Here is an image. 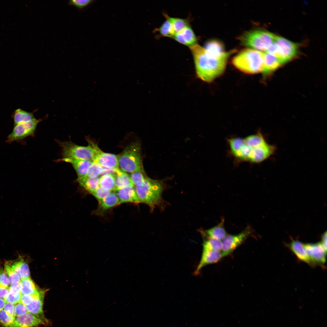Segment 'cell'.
<instances>
[{
	"label": "cell",
	"instance_id": "d590c367",
	"mask_svg": "<svg viewBox=\"0 0 327 327\" xmlns=\"http://www.w3.org/2000/svg\"><path fill=\"white\" fill-rule=\"evenodd\" d=\"M5 270L11 282L20 281L21 278L19 276L11 267L8 261L5 263Z\"/></svg>",
	"mask_w": 327,
	"mask_h": 327
},
{
	"label": "cell",
	"instance_id": "7c38bea8",
	"mask_svg": "<svg viewBox=\"0 0 327 327\" xmlns=\"http://www.w3.org/2000/svg\"><path fill=\"white\" fill-rule=\"evenodd\" d=\"M304 248L312 260L316 264H322L326 261V251L321 243L304 244Z\"/></svg>",
	"mask_w": 327,
	"mask_h": 327
},
{
	"label": "cell",
	"instance_id": "2e32d148",
	"mask_svg": "<svg viewBox=\"0 0 327 327\" xmlns=\"http://www.w3.org/2000/svg\"><path fill=\"white\" fill-rule=\"evenodd\" d=\"M173 37L179 43L189 47L197 44L196 36L193 30L189 26L175 34Z\"/></svg>",
	"mask_w": 327,
	"mask_h": 327
},
{
	"label": "cell",
	"instance_id": "d6986e66",
	"mask_svg": "<svg viewBox=\"0 0 327 327\" xmlns=\"http://www.w3.org/2000/svg\"><path fill=\"white\" fill-rule=\"evenodd\" d=\"M264 54V67L262 71L265 76L269 75L283 64L276 56L266 52Z\"/></svg>",
	"mask_w": 327,
	"mask_h": 327
},
{
	"label": "cell",
	"instance_id": "f6af8a7d",
	"mask_svg": "<svg viewBox=\"0 0 327 327\" xmlns=\"http://www.w3.org/2000/svg\"><path fill=\"white\" fill-rule=\"evenodd\" d=\"M9 289V287H0V299H4L8 294Z\"/></svg>",
	"mask_w": 327,
	"mask_h": 327
},
{
	"label": "cell",
	"instance_id": "ba28073f",
	"mask_svg": "<svg viewBox=\"0 0 327 327\" xmlns=\"http://www.w3.org/2000/svg\"><path fill=\"white\" fill-rule=\"evenodd\" d=\"M252 233V228L248 226L241 232L236 235H227L222 242L221 252L223 257L232 253L241 245Z\"/></svg>",
	"mask_w": 327,
	"mask_h": 327
},
{
	"label": "cell",
	"instance_id": "e0dca14e",
	"mask_svg": "<svg viewBox=\"0 0 327 327\" xmlns=\"http://www.w3.org/2000/svg\"><path fill=\"white\" fill-rule=\"evenodd\" d=\"M288 247L300 260L314 266L316 264L311 259L306 252L304 244L297 240H293L288 245Z\"/></svg>",
	"mask_w": 327,
	"mask_h": 327
},
{
	"label": "cell",
	"instance_id": "836d02e7",
	"mask_svg": "<svg viewBox=\"0 0 327 327\" xmlns=\"http://www.w3.org/2000/svg\"><path fill=\"white\" fill-rule=\"evenodd\" d=\"M130 176L132 182L135 186L141 185L147 177L144 173L143 171H142L131 173Z\"/></svg>",
	"mask_w": 327,
	"mask_h": 327
},
{
	"label": "cell",
	"instance_id": "4fadbf2b",
	"mask_svg": "<svg viewBox=\"0 0 327 327\" xmlns=\"http://www.w3.org/2000/svg\"><path fill=\"white\" fill-rule=\"evenodd\" d=\"M221 252L203 249L200 261L194 272L197 275L204 266L219 261L222 257Z\"/></svg>",
	"mask_w": 327,
	"mask_h": 327
},
{
	"label": "cell",
	"instance_id": "5b68a950",
	"mask_svg": "<svg viewBox=\"0 0 327 327\" xmlns=\"http://www.w3.org/2000/svg\"><path fill=\"white\" fill-rule=\"evenodd\" d=\"M140 146L137 143L127 147L118 156V166L121 170L132 173L143 171Z\"/></svg>",
	"mask_w": 327,
	"mask_h": 327
},
{
	"label": "cell",
	"instance_id": "603a6c76",
	"mask_svg": "<svg viewBox=\"0 0 327 327\" xmlns=\"http://www.w3.org/2000/svg\"><path fill=\"white\" fill-rule=\"evenodd\" d=\"M45 293V291H43L38 297L35 299L31 303L26 306L28 312L44 316L43 307Z\"/></svg>",
	"mask_w": 327,
	"mask_h": 327
},
{
	"label": "cell",
	"instance_id": "8fae6325",
	"mask_svg": "<svg viewBox=\"0 0 327 327\" xmlns=\"http://www.w3.org/2000/svg\"><path fill=\"white\" fill-rule=\"evenodd\" d=\"M48 322L44 316L28 312L23 315L16 316L9 327H36L46 325Z\"/></svg>",
	"mask_w": 327,
	"mask_h": 327
},
{
	"label": "cell",
	"instance_id": "4dcf8cb0",
	"mask_svg": "<svg viewBox=\"0 0 327 327\" xmlns=\"http://www.w3.org/2000/svg\"><path fill=\"white\" fill-rule=\"evenodd\" d=\"M223 246L221 241L211 238H207L203 242V249L221 252Z\"/></svg>",
	"mask_w": 327,
	"mask_h": 327
},
{
	"label": "cell",
	"instance_id": "f1b7e54d",
	"mask_svg": "<svg viewBox=\"0 0 327 327\" xmlns=\"http://www.w3.org/2000/svg\"><path fill=\"white\" fill-rule=\"evenodd\" d=\"M100 186L110 191L115 190V178L114 174L103 175L99 178Z\"/></svg>",
	"mask_w": 327,
	"mask_h": 327
},
{
	"label": "cell",
	"instance_id": "484cf974",
	"mask_svg": "<svg viewBox=\"0 0 327 327\" xmlns=\"http://www.w3.org/2000/svg\"><path fill=\"white\" fill-rule=\"evenodd\" d=\"M20 282L21 285L20 293L21 295H37L41 291L38 290L29 277L21 279Z\"/></svg>",
	"mask_w": 327,
	"mask_h": 327
},
{
	"label": "cell",
	"instance_id": "f546056e",
	"mask_svg": "<svg viewBox=\"0 0 327 327\" xmlns=\"http://www.w3.org/2000/svg\"><path fill=\"white\" fill-rule=\"evenodd\" d=\"M165 15L167 19L171 23L174 34L188 26V22L186 19L171 17L167 15Z\"/></svg>",
	"mask_w": 327,
	"mask_h": 327
},
{
	"label": "cell",
	"instance_id": "1f68e13d",
	"mask_svg": "<svg viewBox=\"0 0 327 327\" xmlns=\"http://www.w3.org/2000/svg\"><path fill=\"white\" fill-rule=\"evenodd\" d=\"M103 170V167L96 162L93 161L85 176L91 178L97 177L102 174Z\"/></svg>",
	"mask_w": 327,
	"mask_h": 327
},
{
	"label": "cell",
	"instance_id": "7dc6e473",
	"mask_svg": "<svg viewBox=\"0 0 327 327\" xmlns=\"http://www.w3.org/2000/svg\"><path fill=\"white\" fill-rule=\"evenodd\" d=\"M6 303L4 299H0V310L3 309Z\"/></svg>",
	"mask_w": 327,
	"mask_h": 327
},
{
	"label": "cell",
	"instance_id": "83f0119b",
	"mask_svg": "<svg viewBox=\"0 0 327 327\" xmlns=\"http://www.w3.org/2000/svg\"><path fill=\"white\" fill-rule=\"evenodd\" d=\"M13 117L14 126L30 121L35 118L32 113L20 108L15 110Z\"/></svg>",
	"mask_w": 327,
	"mask_h": 327
},
{
	"label": "cell",
	"instance_id": "6da1fadb",
	"mask_svg": "<svg viewBox=\"0 0 327 327\" xmlns=\"http://www.w3.org/2000/svg\"><path fill=\"white\" fill-rule=\"evenodd\" d=\"M228 144L230 153L239 161L259 163L273 155L276 150L269 144L259 132L245 137L229 139Z\"/></svg>",
	"mask_w": 327,
	"mask_h": 327
},
{
	"label": "cell",
	"instance_id": "9a60e30c",
	"mask_svg": "<svg viewBox=\"0 0 327 327\" xmlns=\"http://www.w3.org/2000/svg\"><path fill=\"white\" fill-rule=\"evenodd\" d=\"M93 161L104 168L114 170L119 168L118 156L113 154L103 152L101 150Z\"/></svg>",
	"mask_w": 327,
	"mask_h": 327
},
{
	"label": "cell",
	"instance_id": "ac0fdd59",
	"mask_svg": "<svg viewBox=\"0 0 327 327\" xmlns=\"http://www.w3.org/2000/svg\"><path fill=\"white\" fill-rule=\"evenodd\" d=\"M62 160L70 163L75 170L78 178L85 176L93 161L90 160L74 159L63 158Z\"/></svg>",
	"mask_w": 327,
	"mask_h": 327
},
{
	"label": "cell",
	"instance_id": "d6a6232c",
	"mask_svg": "<svg viewBox=\"0 0 327 327\" xmlns=\"http://www.w3.org/2000/svg\"><path fill=\"white\" fill-rule=\"evenodd\" d=\"M158 30L162 36L173 37L174 35L171 23L167 19L163 22Z\"/></svg>",
	"mask_w": 327,
	"mask_h": 327
},
{
	"label": "cell",
	"instance_id": "cb8c5ba5",
	"mask_svg": "<svg viewBox=\"0 0 327 327\" xmlns=\"http://www.w3.org/2000/svg\"><path fill=\"white\" fill-rule=\"evenodd\" d=\"M114 175L115 182V191L130 185L134 186L132 182L130 176L126 172L119 168L115 170Z\"/></svg>",
	"mask_w": 327,
	"mask_h": 327
},
{
	"label": "cell",
	"instance_id": "bcb514c9",
	"mask_svg": "<svg viewBox=\"0 0 327 327\" xmlns=\"http://www.w3.org/2000/svg\"><path fill=\"white\" fill-rule=\"evenodd\" d=\"M321 244L325 250L327 251V232L325 231L322 235Z\"/></svg>",
	"mask_w": 327,
	"mask_h": 327
},
{
	"label": "cell",
	"instance_id": "5bb4252c",
	"mask_svg": "<svg viewBox=\"0 0 327 327\" xmlns=\"http://www.w3.org/2000/svg\"><path fill=\"white\" fill-rule=\"evenodd\" d=\"M134 187L130 185L115 191L120 204L127 202L136 204L140 203Z\"/></svg>",
	"mask_w": 327,
	"mask_h": 327
},
{
	"label": "cell",
	"instance_id": "9c48e42d",
	"mask_svg": "<svg viewBox=\"0 0 327 327\" xmlns=\"http://www.w3.org/2000/svg\"><path fill=\"white\" fill-rule=\"evenodd\" d=\"M275 42L278 47L277 57L283 64L295 57L298 51L297 45L283 37L276 36Z\"/></svg>",
	"mask_w": 327,
	"mask_h": 327
},
{
	"label": "cell",
	"instance_id": "ee69618b",
	"mask_svg": "<svg viewBox=\"0 0 327 327\" xmlns=\"http://www.w3.org/2000/svg\"><path fill=\"white\" fill-rule=\"evenodd\" d=\"M15 306V304L6 302L3 309L8 315L15 317L16 316Z\"/></svg>",
	"mask_w": 327,
	"mask_h": 327
},
{
	"label": "cell",
	"instance_id": "52a82bcc",
	"mask_svg": "<svg viewBox=\"0 0 327 327\" xmlns=\"http://www.w3.org/2000/svg\"><path fill=\"white\" fill-rule=\"evenodd\" d=\"M64 158L94 161L101 150L96 145L91 143L88 146L76 145L70 142L61 144Z\"/></svg>",
	"mask_w": 327,
	"mask_h": 327
},
{
	"label": "cell",
	"instance_id": "f35d334b",
	"mask_svg": "<svg viewBox=\"0 0 327 327\" xmlns=\"http://www.w3.org/2000/svg\"><path fill=\"white\" fill-rule=\"evenodd\" d=\"M10 284V280L5 270L3 268H0V287H9Z\"/></svg>",
	"mask_w": 327,
	"mask_h": 327
},
{
	"label": "cell",
	"instance_id": "4316f807",
	"mask_svg": "<svg viewBox=\"0 0 327 327\" xmlns=\"http://www.w3.org/2000/svg\"><path fill=\"white\" fill-rule=\"evenodd\" d=\"M80 185L90 193L97 189L99 186V178H91L84 176L78 178Z\"/></svg>",
	"mask_w": 327,
	"mask_h": 327
},
{
	"label": "cell",
	"instance_id": "44dd1931",
	"mask_svg": "<svg viewBox=\"0 0 327 327\" xmlns=\"http://www.w3.org/2000/svg\"><path fill=\"white\" fill-rule=\"evenodd\" d=\"M224 220L217 225L205 230L203 234L207 238L214 239L221 241L227 235L224 226Z\"/></svg>",
	"mask_w": 327,
	"mask_h": 327
},
{
	"label": "cell",
	"instance_id": "60d3db41",
	"mask_svg": "<svg viewBox=\"0 0 327 327\" xmlns=\"http://www.w3.org/2000/svg\"><path fill=\"white\" fill-rule=\"evenodd\" d=\"M91 0H72L69 1L70 4L74 5L78 8H82L91 3Z\"/></svg>",
	"mask_w": 327,
	"mask_h": 327
},
{
	"label": "cell",
	"instance_id": "8992f818",
	"mask_svg": "<svg viewBox=\"0 0 327 327\" xmlns=\"http://www.w3.org/2000/svg\"><path fill=\"white\" fill-rule=\"evenodd\" d=\"M276 35L266 30H255L245 32L239 39L242 45L258 51H266L275 41Z\"/></svg>",
	"mask_w": 327,
	"mask_h": 327
},
{
	"label": "cell",
	"instance_id": "e575fe53",
	"mask_svg": "<svg viewBox=\"0 0 327 327\" xmlns=\"http://www.w3.org/2000/svg\"><path fill=\"white\" fill-rule=\"evenodd\" d=\"M111 193V191L99 186L91 194L97 199L99 203L108 196Z\"/></svg>",
	"mask_w": 327,
	"mask_h": 327
},
{
	"label": "cell",
	"instance_id": "7a4b0ae2",
	"mask_svg": "<svg viewBox=\"0 0 327 327\" xmlns=\"http://www.w3.org/2000/svg\"><path fill=\"white\" fill-rule=\"evenodd\" d=\"M189 47L193 57L197 77L207 83L212 82L222 74L228 58L235 51L225 52L219 56H213L197 44Z\"/></svg>",
	"mask_w": 327,
	"mask_h": 327
},
{
	"label": "cell",
	"instance_id": "b9f144b4",
	"mask_svg": "<svg viewBox=\"0 0 327 327\" xmlns=\"http://www.w3.org/2000/svg\"><path fill=\"white\" fill-rule=\"evenodd\" d=\"M16 316L23 315L28 312L26 306L21 302L15 304Z\"/></svg>",
	"mask_w": 327,
	"mask_h": 327
},
{
	"label": "cell",
	"instance_id": "277c9868",
	"mask_svg": "<svg viewBox=\"0 0 327 327\" xmlns=\"http://www.w3.org/2000/svg\"><path fill=\"white\" fill-rule=\"evenodd\" d=\"M134 187L140 202L147 204L151 210L162 203V194L164 189L162 181L147 177L141 185Z\"/></svg>",
	"mask_w": 327,
	"mask_h": 327
},
{
	"label": "cell",
	"instance_id": "3957f363",
	"mask_svg": "<svg viewBox=\"0 0 327 327\" xmlns=\"http://www.w3.org/2000/svg\"><path fill=\"white\" fill-rule=\"evenodd\" d=\"M232 63L236 68L246 74H253L262 72L264 54L253 49H245L233 58Z\"/></svg>",
	"mask_w": 327,
	"mask_h": 327
},
{
	"label": "cell",
	"instance_id": "74e56055",
	"mask_svg": "<svg viewBox=\"0 0 327 327\" xmlns=\"http://www.w3.org/2000/svg\"><path fill=\"white\" fill-rule=\"evenodd\" d=\"M21 296L20 293H14L9 290L4 299L6 303L15 304L20 302Z\"/></svg>",
	"mask_w": 327,
	"mask_h": 327
},
{
	"label": "cell",
	"instance_id": "ffe728a7",
	"mask_svg": "<svg viewBox=\"0 0 327 327\" xmlns=\"http://www.w3.org/2000/svg\"><path fill=\"white\" fill-rule=\"evenodd\" d=\"M120 204V201L115 192H111L108 196L99 203V205L95 213L97 214H102Z\"/></svg>",
	"mask_w": 327,
	"mask_h": 327
},
{
	"label": "cell",
	"instance_id": "7402d4cb",
	"mask_svg": "<svg viewBox=\"0 0 327 327\" xmlns=\"http://www.w3.org/2000/svg\"><path fill=\"white\" fill-rule=\"evenodd\" d=\"M11 267L19 276L21 279L29 277L30 271L28 266L22 258L8 261Z\"/></svg>",
	"mask_w": 327,
	"mask_h": 327
},
{
	"label": "cell",
	"instance_id": "8d00e7d4",
	"mask_svg": "<svg viewBox=\"0 0 327 327\" xmlns=\"http://www.w3.org/2000/svg\"><path fill=\"white\" fill-rule=\"evenodd\" d=\"M15 317L7 313L3 309L0 310V323L5 327H9L13 323Z\"/></svg>",
	"mask_w": 327,
	"mask_h": 327
},
{
	"label": "cell",
	"instance_id": "ab89813d",
	"mask_svg": "<svg viewBox=\"0 0 327 327\" xmlns=\"http://www.w3.org/2000/svg\"><path fill=\"white\" fill-rule=\"evenodd\" d=\"M43 291H41L39 294L37 295H21L20 302L26 306L31 303L35 299L38 297Z\"/></svg>",
	"mask_w": 327,
	"mask_h": 327
},
{
	"label": "cell",
	"instance_id": "7bdbcfd3",
	"mask_svg": "<svg viewBox=\"0 0 327 327\" xmlns=\"http://www.w3.org/2000/svg\"><path fill=\"white\" fill-rule=\"evenodd\" d=\"M21 285L20 281L11 282L9 290L12 292L16 294L20 293Z\"/></svg>",
	"mask_w": 327,
	"mask_h": 327
},
{
	"label": "cell",
	"instance_id": "d4e9b609",
	"mask_svg": "<svg viewBox=\"0 0 327 327\" xmlns=\"http://www.w3.org/2000/svg\"><path fill=\"white\" fill-rule=\"evenodd\" d=\"M204 48L209 55L213 56H219L226 52L223 44L216 40L207 41Z\"/></svg>",
	"mask_w": 327,
	"mask_h": 327
},
{
	"label": "cell",
	"instance_id": "30bf717a",
	"mask_svg": "<svg viewBox=\"0 0 327 327\" xmlns=\"http://www.w3.org/2000/svg\"><path fill=\"white\" fill-rule=\"evenodd\" d=\"M38 121L35 118L14 126L12 132L7 137L6 141L11 143L21 140L32 135L36 128Z\"/></svg>",
	"mask_w": 327,
	"mask_h": 327
}]
</instances>
